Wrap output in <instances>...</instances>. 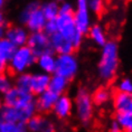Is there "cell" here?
<instances>
[{
    "mask_svg": "<svg viewBox=\"0 0 132 132\" xmlns=\"http://www.w3.org/2000/svg\"><path fill=\"white\" fill-rule=\"evenodd\" d=\"M119 45L115 40H108L101 47L97 62V75L103 82H112L117 77L120 66Z\"/></svg>",
    "mask_w": 132,
    "mask_h": 132,
    "instance_id": "cell-1",
    "label": "cell"
},
{
    "mask_svg": "<svg viewBox=\"0 0 132 132\" xmlns=\"http://www.w3.org/2000/svg\"><path fill=\"white\" fill-rule=\"evenodd\" d=\"M36 58L37 56L29 48V46L24 45L16 47L8 62V71L12 75L28 72L36 64Z\"/></svg>",
    "mask_w": 132,
    "mask_h": 132,
    "instance_id": "cell-2",
    "label": "cell"
},
{
    "mask_svg": "<svg viewBox=\"0 0 132 132\" xmlns=\"http://www.w3.org/2000/svg\"><path fill=\"white\" fill-rule=\"evenodd\" d=\"M19 21L22 26L28 29L29 32L42 31L45 27L47 19L45 18L40 9V4L31 1L24 7L19 14Z\"/></svg>",
    "mask_w": 132,
    "mask_h": 132,
    "instance_id": "cell-3",
    "label": "cell"
},
{
    "mask_svg": "<svg viewBox=\"0 0 132 132\" xmlns=\"http://www.w3.org/2000/svg\"><path fill=\"white\" fill-rule=\"evenodd\" d=\"M73 111L75 112L77 120L82 124H88L93 119L94 103L92 100V94L85 87L78 88L73 100Z\"/></svg>",
    "mask_w": 132,
    "mask_h": 132,
    "instance_id": "cell-4",
    "label": "cell"
},
{
    "mask_svg": "<svg viewBox=\"0 0 132 132\" xmlns=\"http://www.w3.org/2000/svg\"><path fill=\"white\" fill-rule=\"evenodd\" d=\"M55 20L57 25V31L71 40L75 49L80 48L83 44L84 34H82L76 28L73 12H59Z\"/></svg>",
    "mask_w": 132,
    "mask_h": 132,
    "instance_id": "cell-5",
    "label": "cell"
},
{
    "mask_svg": "<svg viewBox=\"0 0 132 132\" xmlns=\"http://www.w3.org/2000/svg\"><path fill=\"white\" fill-rule=\"evenodd\" d=\"M78 71H80V62L74 53L56 55V74L67 78L68 81H73L77 76Z\"/></svg>",
    "mask_w": 132,
    "mask_h": 132,
    "instance_id": "cell-6",
    "label": "cell"
},
{
    "mask_svg": "<svg viewBox=\"0 0 132 132\" xmlns=\"http://www.w3.org/2000/svg\"><path fill=\"white\" fill-rule=\"evenodd\" d=\"M2 105L12 108H24L27 105L36 103V96L30 92L21 90L15 85L2 94Z\"/></svg>",
    "mask_w": 132,
    "mask_h": 132,
    "instance_id": "cell-7",
    "label": "cell"
},
{
    "mask_svg": "<svg viewBox=\"0 0 132 132\" xmlns=\"http://www.w3.org/2000/svg\"><path fill=\"white\" fill-rule=\"evenodd\" d=\"M37 106L36 103L27 105L24 108H12V106H5L2 105L0 109V114L2 117V120L7 122H22L26 123L32 115L37 113Z\"/></svg>",
    "mask_w": 132,
    "mask_h": 132,
    "instance_id": "cell-8",
    "label": "cell"
},
{
    "mask_svg": "<svg viewBox=\"0 0 132 132\" xmlns=\"http://www.w3.org/2000/svg\"><path fill=\"white\" fill-rule=\"evenodd\" d=\"M74 21L76 28L82 34L86 35V32L92 25L91 22V11L87 7L86 0H76V7L74 8Z\"/></svg>",
    "mask_w": 132,
    "mask_h": 132,
    "instance_id": "cell-9",
    "label": "cell"
},
{
    "mask_svg": "<svg viewBox=\"0 0 132 132\" xmlns=\"http://www.w3.org/2000/svg\"><path fill=\"white\" fill-rule=\"evenodd\" d=\"M27 46H29V48L35 53L36 56L46 52H53L49 36L44 30L29 32Z\"/></svg>",
    "mask_w": 132,
    "mask_h": 132,
    "instance_id": "cell-10",
    "label": "cell"
},
{
    "mask_svg": "<svg viewBox=\"0 0 132 132\" xmlns=\"http://www.w3.org/2000/svg\"><path fill=\"white\" fill-rule=\"evenodd\" d=\"M29 132H55V122L44 113L37 112L26 122Z\"/></svg>",
    "mask_w": 132,
    "mask_h": 132,
    "instance_id": "cell-11",
    "label": "cell"
},
{
    "mask_svg": "<svg viewBox=\"0 0 132 132\" xmlns=\"http://www.w3.org/2000/svg\"><path fill=\"white\" fill-rule=\"evenodd\" d=\"M29 31L28 29L22 25H12L6 27L5 37L15 47L27 45Z\"/></svg>",
    "mask_w": 132,
    "mask_h": 132,
    "instance_id": "cell-12",
    "label": "cell"
},
{
    "mask_svg": "<svg viewBox=\"0 0 132 132\" xmlns=\"http://www.w3.org/2000/svg\"><path fill=\"white\" fill-rule=\"evenodd\" d=\"M73 98L64 93L58 95L52 112L59 120H65V119L70 118L73 113Z\"/></svg>",
    "mask_w": 132,
    "mask_h": 132,
    "instance_id": "cell-13",
    "label": "cell"
},
{
    "mask_svg": "<svg viewBox=\"0 0 132 132\" xmlns=\"http://www.w3.org/2000/svg\"><path fill=\"white\" fill-rule=\"evenodd\" d=\"M49 80H51V75L46 74L44 72L39 71V72L31 73L29 92H30L34 96H37V95L42 94L43 92L48 88Z\"/></svg>",
    "mask_w": 132,
    "mask_h": 132,
    "instance_id": "cell-14",
    "label": "cell"
},
{
    "mask_svg": "<svg viewBox=\"0 0 132 132\" xmlns=\"http://www.w3.org/2000/svg\"><path fill=\"white\" fill-rule=\"evenodd\" d=\"M49 39H51L52 51L54 52L56 55L70 54V53L75 52V47L71 43V40H68L67 38L64 37L62 34H59L58 31L49 36Z\"/></svg>",
    "mask_w": 132,
    "mask_h": 132,
    "instance_id": "cell-15",
    "label": "cell"
},
{
    "mask_svg": "<svg viewBox=\"0 0 132 132\" xmlns=\"http://www.w3.org/2000/svg\"><path fill=\"white\" fill-rule=\"evenodd\" d=\"M58 95L47 88L44 91L42 94L36 96V106H37V111L39 113H49L53 110L56 100H57Z\"/></svg>",
    "mask_w": 132,
    "mask_h": 132,
    "instance_id": "cell-16",
    "label": "cell"
},
{
    "mask_svg": "<svg viewBox=\"0 0 132 132\" xmlns=\"http://www.w3.org/2000/svg\"><path fill=\"white\" fill-rule=\"evenodd\" d=\"M112 105L117 113L132 112V93L117 92L112 94Z\"/></svg>",
    "mask_w": 132,
    "mask_h": 132,
    "instance_id": "cell-17",
    "label": "cell"
},
{
    "mask_svg": "<svg viewBox=\"0 0 132 132\" xmlns=\"http://www.w3.org/2000/svg\"><path fill=\"white\" fill-rule=\"evenodd\" d=\"M35 65H37L38 70L40 72H44L49 75L54 74L56 66V54L54 52H46L37 55Z\"/></svg>",
    "mask_w": 132,
    "mask_h": 132,
    "instance_id": "cell-18",
    "label": "cell"
},
{
    "mask_svg": "<svg viewBox=\"0 0 132 132\" xmlns=\"http://www.w3.org/2000/svg\"><path fill=\"white\" fill-rule=\"evenodd\" d=\"M70 82L71 81H68L67 78H65V77L61 76V75L54 73V74L51 75L48 88L54 92V93H56L57 95L64 94V93H66V91L68 90Z\"/></svg>",
    "mask_w": 132,
    "mask_h": 132,
    "instance_id": "cell-19",
    "label": "cell"
},
{
    "mask_svg": "<svg viewBox=\"0 0 132 132\" xmlns=\"http://www.w3.org/2000/svg\"><path fill=\"white\" fill-rule=\"evenodd\" d=\"M86 35H88V37H90L91 40L96 46H98V47H102V46L109 40L104 28L98 24L91 25L87 32H86Z\"/></svg>",
    "mask_w": 132,
    "mask_h": 132,
    "instance_id": "cell-20",
    "label": "cell"
},
{
    "mask_svg": "<svg viewBox=\"0 0 132 132\" xmlns=\"http://www.w3.org/2000/svg\"><path fill=\"white\" fill-rule=\"evenodd\" d=\"M112 98V92L110 91V88L101 86L96 88L93 94H92V100H93L94 105L96 106H103V105L108 104Z\"/></svg>",
    "mask_w": 132,
    "mask_h": 132,
    "instance_id": "cell-21",
    "label": "cell"
},
{
    "mask_svg": "<svg viewBox=\"0 0 132 132\" xmlns=\"http://www.w3.org/2000/svg\"><path fill=\"white\" fill-rule=\"evenodd\" d=\"M115 122L123 132H132V112L117 113Z\"/></svg>",
    "mask_w": 132,
    "mask_h": 132,
    "instance_id": "cell-22",
    "label": "cell"
},
{
    "mask_svg": "<svg viewBox=\"0 0 132 132\" xmlns=\"http://www.w3.org/2000/svg\"><path fill=\"white\" fill-rule=\"evenodd\" d=\"M40 9L44 14L45 18L47 20H53L56 19V17L59 14V5L57 1H47L45 4L40 5Z\"/></svg>",
    "mask_w": 132,
    "mask_h": 132,
    "instance_id": "cell-23",
    "label": "cell"
},
{
    "mask_svg": "<svg viewBox=\"0 0 132 132\" xmlns=\"http://www.w3.org/2000/svg\"><path fill=\"white\" fill-rule=\"evenodd\" d=\"M16 47L6 37L0 38V61L8 63Z\"/></svg>",
    "mask_w": 132,
    "mask_h": 132,
    "instance_id": "cell-24",
    "label": "cell"
},
{
    "mask_svg": "<svg viewBox=\"0 0 132 132\" xmlns=\"http://www.w3.org/2000/svg\"><path fill=\"white\" fill-rule=\"evenodd\" d=\"M0 132H29L27 129L26 123L22 122H7L2 121V123L0 124Z\"/></svg>",
    "mask_w": 132,
    "mask_h": 132,
    "instance_id": "cell-25",
    "label": "cell"
},
{
    "mask_svg": "<svg viewBox=\"0 0 132 132\" xmlns=\"http://www.w3.org/2000/svg\"><path fill=\"white\" fill-rule=\"evenodd\" d=\"M30 76H31V73H29V72H25V73H20V74L15 75L14 85L19 87V88H21V90H25V91L29 92Z\"/></svg>",
    "mask_w": 132,
    "mask_h": 132,
    "instance_id": "cell-26",
    "label": "cell"
},
{
    "mask_svg": "<svg viewBox=\"0 0 132 132\" xmlns=\"http://www.w3.org/2000/svg\"><path fill=\"white\" fill-rule=\"evenodd\" d=\"M115 90L117 92H122V93H132V80L129 77L119 80L115 84Z\"/></svg>",
    "mask_w": 132,
    "mask_h": 132,
    "instance_id": "cell-27",
    "label": "cell"
},
{
    "mask_svg": "<svg viewBox=\"0 0 132 132\" xmlns=\"http://www.w3.org/2000/svg\"><path fill=\"white\" fill-rule=\"evenodd\" d=\"M87 7L94 15H100L103 12L105 7V0H86Z\"/></svg>",
    "mask_w": 132,
    "mask_h": 132,
    "instance_id": "cell-28",
    "label": "cell"
},
{
    "mask_svg": "<svg viewBox=\"0 0 132 132\" xmlns=\"http://www.w3.org/2000/svg\"><path fill=\"white\" fill-rule=\"evenodd\" d=\"M14 85V80L9 74L0 73V93L4 94L5 92H7Z\"/></svg>",
    "mask_w": 132,
    "mask_h": 132,
    "instance_id": "cell-29",
    "label": "cell"
},
{
    "mask_svg": "<svg viewBox=\"0 0 132 132\" xmlns=\"http://www.w3.org/2000/svg\"><path fill=\"white\" fill-rule=\"evenodd\" d=\"M48 36H51L55 32H57V25H56V20L53 19V20H47L45 24V27L43 29Z\"/></svg>",
    "mask_w": 132,
    "mask_h": 132,
    "instance_id": "cell-30",
    "label": "cell"
},
{
    "mask_svg": "<svg viewBox=\"0 0 132 132\" xmlns=\"http://www.w3.org/2000/svg\"><path fill=\"white\" fill-rule=\"evenodd\" d=\"M109 132H123V131L121 130L120 127H119L118 123L114 120V121H112V123L110 125V131H109Z\"/></svg>",
    "mask_w": 132,
    "mask_h": 132,
    "instance_id": "cell-31",
    "label": "cell"
},
{
    "mask_svg": "<svg viewBox=\"0 0 132 132\" xmlns=\"http://www.w3.org/2000/svg\"><path fill=\"white\" fill-rule=\"evenodd\" d=\"M8 71V63L0 61V73H5Z\"/></svg>",
    "mask_w": 132,
    "mask_h": 132,
    "instance_id": "cell-32",
    "label": "cell"
},
{
    "mask_svg": "<svg viewBox=\"0 0 132 132\" xmlns=\"http://www.w3.org/2000/svg\"><path fill=\"white\" fill-rule=\"evenodd\" d=\"M5 32H6V26L5 25H0V38L5 37Z\"/></svg>",
    "mask_w": 132,
    "mask_h": 132,
    "instance_id": "cell-33",
    "label": "cell"
},
{
    "mask_svg": "<svg viewBox=\"0 0 132 132\" xmlns=\"http://www.w3.org/2000/svg\"><path fill=\"white\" fill-rule=\"evenodd\" d=\"M0 25H5V15L1 9H0Z\"/></svg>",
    "mask_w": 132,
    "mask_h": 132,
    "instance_id": "cell-34",
    "label": "cell"
},
{
    "mask_svg": "<svg viewBox=\"0 0 132 132\" xmlns=\"http://www.w3.org/2000/svg\"><path fill=\"white\" fill-rule=\"evenodd\" d=\"M5 2H6V0H0V9H2V8H4Z\"/></svg>",
    "mask_w": 132,
    "mask_h": 132,
    "instance_id": "cell-35",
    "label": "cell"
},
{
    "mask_svg": "<svg viewBox=\"0 0 132 132\" xmlns=\"http://www.w3.org/2000/svg\"><path fill=\"white\" fill-rule=\"evenodd\" d=\"M2 94L1 93H0V109H1V106H2Z\"/></svg>",
    "mask_w": 132,
    "mask_h": 132,
    "instance_id": "cell-36",
    "label": "cell"
},
{
    "mask_svg": "<svg viewBox=\"0 0 132 132\" xmlns=\"http://www.w3.org/2000/svg\"><path fill=\"white\" fill-rule=\"evenodd\" d=\"M2 121H4V120H2V117H1V114H0V124L2 123Z\"/></svg>",
    "mask_w": 132,
    "mask_h": 132,
    "instance_id": "cell-37",
    "label": "cell"
},
{
    "mask_svg": "<svg viewBox=\"0 0 132 132\" xmlns=\"http://www.w3.org/2000/svg\"><path fill=\"white\" fill-rule=\"evenodd\" d=\"M57 1H61V2H63V1H65V0H57Z\"/></svg>",
    "mask_w": 132,
    "mask_h": 132,
    "instance_id": "cell-38",
    "label": "cell"
}]
</instances>
